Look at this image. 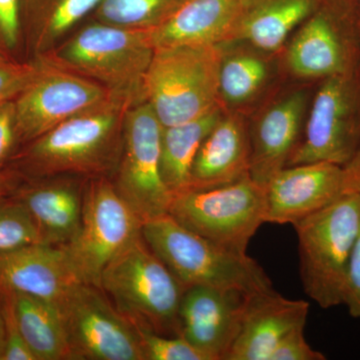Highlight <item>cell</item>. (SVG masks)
Instances as JSON below:
<instances>
[{"label":"cell","instance_id":"6da1fadb","mask_svg":"<svg viewBox=\"0 0 360 360\" xmlns=\"http://www.w3.org/2000/svg\"><path fill=\"white\" fill-rule=\"evenodd\" d=\"M141 236L184 288L212 286L246 295L274 290L257 260L210 243L177 224L170 215L144 221Z\"/></svg>","mask_w":360,"mask_h":360},{"label":"cell","instance_id":"7a4b0ae2","mask_svg":"<svg viewBox=\"0 0 360 360\" xmlns=\"http://www.w3.org/2000/svg\"><path fill=\"white\" fill-rule=\"evenodd\" d=\"M219 44L158 47L142 84V101L162 127L191 122L219 105Z\"/></svg>","mask_w":360,"mask_h":360},{"label":"cell","instance_id":"3957f363","mask_svg":"<svg viewBox=\"0 0 360 360\" xmlns=\"http://www.w3.org/2000/svg\"><path fill=\"white\" fill-rule=\"evenodd\" d=\"M98 288L134 326L169 338L180 336L179 307L186 288L141 234L106 266Z\"/></svg>","mask_w":360,"mask_h":360},{"label":"cell","instance_id":"277c9868","mask_svg":"<svg viewBox=\"0 0 360 360\" xmlns=\"http://www.w3.org/2000/svg\"><path fill=\"white\" fill-rule=\"evenodd\" d=\"M150 30L99 22L87 25L52 53L54 65L103 85L115 96L142 101V84L155 53Z\"/></svg>","mask_w":360,"mask_h":360},{"label":"cell","instance_id":"5b68a950","mask_svg":"<svg viewBox=\"0 0 360 360\" xmlns=\"http://www.w3.org/2000/svg\"><path fill=\"white\" fill-rule=\"evenodd\" d=\"M303 290L321 309L342 304L348 264L360 231V195L347 193L293 224Z\"/></svg>","mask_w":360,"mask_h":360},{"label":"cell","instance_id":"8992f818","mask_svg":"<svg viewBox=\"0 0 360 360\" xmlns=\"http://www.w3.org/2000/svg\"><path fill=\"white\" fill-rule=\"evenodd\" d=\"M168 215L224 250L248 255L251 238L266 224V194L250 175L227 186L176 194Z\"/></svg>","mask_w":360,"mask_h":360},{"label":"cell","instance_id":"52a82bcc","mask_svg":"<svg viewBox=\"0 0 360 360\" xmlns=\"http://www.w3.org/2000/svg\"><path fill=\"white\" fill-rule=\"evenodd\" d=\"M131 99L113 96L108 103L70 118L35 139L30 160L45 174H89L113 160Z\"/></svg>","mask_w":360,"mask_h":360},{"label":"cell","instance_id":"ba28073f","mask_svg":"<svg viewBox=\"0 0 360 360\" xmlns=\"http://www.w3.org/2000/svg\"><path fill=\"white\" fill-rule=\"evenodd\" d=\"M141 225L113 184L91 182L82 196L79 231L63 245L78 281L98 288L104 269L141 236Z\"/></svg>","mask_w":360,"mask_h":360},{"label":"cell","instance_id":"9c48e42d","mask_svg":"<svg viewBox=\"0 0 360 360\" xmlns=\"http://www.w3.org/2000/svg\"><path fill=\"white\" fill-rule=\"evenodd\" d=\"M360 146V73L324 79L314 97L304 136L288 167L329 162L345 167Z\"/></svg>","mask_w":360,"mask_h":360},{"label":"cell","instance_id":"30bf717a","mask_svg":"<svg viewBox=\"0 0 360 360\" xmlns=\"http://www.w3.org/2000/svg\"><path fill=\"white\" fill-rule=\"evenodd\" d=\"M162 124L146 101L132 104L123 125L115 188L142 224L168 214L172 193L161 176Z\"/></svg>","mask_w":360,"mask_h":360},{"label":"cell","instance_id":"8fae6325","mask_svg":"<svg viewBox=\"0 0 360 360\" xmlns=\"http://www.w3.org/2000/svg\"><path fill=\"white\" fill-rule=\"evenodd\" d=\"M113 96L103 85L41 58L37 75L14 101L16 131L35 141Z\"/></svg>","mask_w":360,"mask_h":360},{"label":"cell","instance_id":"7c38bea8","mask_svg":"<svg viewBox=\"0 0 360 360\" xmlns=\"http://www.w3.org/2000/svg\"><path fill=\"white\" fill-rule=\"evenodd\" d=\"M71 359L144 360L136 328L91 284L77 283L59 305Z\"/></svg>","mask_w":360,"mask_h":360},{"label":"cell","instance_id":"4fadbf2b","mask_svg":"<svg viewBox=\"0 0 360 360\" xmlns=\"http://www.w3.org/2000/svg\"><path fill=\"white\" fill-rule=\"evenodd\" d=\"M312 14L291 42L290 70L298 77L326 78L359 68L360 39L352 14L360 0H333Z\"/></svg>","mask_w":360,"mask_h":360},{"label":"cell","instance_id":"5bb4252c","mask_svg":"<svg viewBox=\"0 0 360 360\" xmlns=\"http://www.w3.org/2000/svg\"><path fill=\"white\" fill-rule=\"evenodd\" d=\"M248 296L236 290L186 288L179 307L180 336L210 360H225L240 328Z\"/></svg>","mask_w":360,"mask_h":360},{"label":"cell","instance_id":"9a60e30c","mask_svg":"<svg viewBox=\"0 0 360 360\" xmlns=\"http://www.w3.org/2000/svg\"><path fill=\"white\" fill-rule=\"evenodd\" d=\"M266 222L295 224L347 193L345 168L329 162L286 167L264 187Z\"/></svg>","mask_w":360,"mask_h":360},{"label":"cell","instance_id":"2e32d148","mask_svg":"<svg viewBox=\"0 0 360 360\" xmlns=\"http://www.w3.org/2000/svg\"><path fill=\"white\" fill-rule=\"evenodd\" d=\"M309 303L276 290L248 296L238 335L225 360H269L288 333L305 326Z\"/></svg>","mask_w":360,"mask_h":360},{"label":"cell","instance_id":"e0dca14e","mask_svg":"<svg viewBox=\"0 0 360 360\" xmlns=\"http://www.w3.org/2000/svg\"><path fill=\"white\" fill-rule=\"evenodd\" d=\"M77 283L63 246L37 243L0 255V288L7 292L59 307Z\"/></svg>","mask_w":360,"mask_h":360},{"label":"cell","instance_id":"ac0fdd59","mask_svg":"<svg viewBox=\"0 0 360 360\" xmlns=\"http://www.w3.org/2000/svg\"><path fill=\"white\" fill-rule=\"evenodd\" d=\"M259 0H184L162 25L150 30L158 47L219 44L236 39L251 7Z\"/></svg>","mask_w":360,"mask_h":360},{"label":"cell","instance_id":"d6986e66","mask_svg":"<svg viewBox=\"0 0 360 360\" xmlns=\"http://www.w3.org/2000/svg\"><path fill=\"white\" fill-rule=\"evenodd\" d=\"M305 103L302 92L291 94L269 108L251 132L250 177L259 186L288 167L300 143Z\"/></svg>","mask_w":360,"mask_h":360},{"label":"cell","instance_id":"ffe728a7","mask_svg":"<svg viewBox=\"0 0 360 360\" xmlns=\"http://www.w3.org/2000/svg\"><path fill=\"white\" fill-rule=\"evenodd\" d=\"M250 137L243 120L222 115L194 158L188 189L215 188L250 176Z\"/></svg>","mask_w":360,"mask_h":360},{"label":"cell","instance_id":"44dd1931","mask_svg":"<svg viewBox=\"0 0 360 360\" xmlns=\"http://www.w3.org/2000/svg\"><path fill=\"white\" fill-rule=\"evenodd\" d=\"M44 245L63 246L77 236L82 224V198L70 184L30 189L21 198Z\"/></svg>","mask_w":360,"mask_h":360},{"label":"cell","instance_id":"7402d4cb","mask_svg":"<svg viewBox=\"0 0 360 360\" xmlns=\"http://www.w3.org/2000/svg\"><path fill=\"white\" fill-rule=\"evenodd\" d=\"M221 117V110L219 105H217L205 115L191 122L163 127L161 176L172 195L189 188L194 158L205 137Z\"/></svg>","mask_w":360,"mask_h":360},{"label":"cell","instance_id":"603a6c76","mask_svg":"<svg viewBox=\"0 0 360 360\" xmlns=\"http://www.w3.org/2000/svg\"><path fill=\"white\" fill-rule=\"evenodd\" d=\"M7 293L11 296L21 335L35 359H71L70 343L59 307L22 293Z\"/></svg>","mask_w":360,"mask_h":360},{"label":"cell","instance_id":"cb8c5ba5","mask_svg":"<svg viewBox=\"0 0 360 360\" xmlns=\"http://www.w3.org/2000/svg\"><path fill=\"white\" fill-rule=\"evenodd\" d=\"M326 0H259L239 26L236 39L264 51L283 46L288 34L310 18Z\"/></svg>","mask_w":360,"mask_h":360},{"label":"cell","instance_id":"d4e9b609","mask_svg":"<svg viewBox=\"0 0 360 360\" xmlns=\"http://www.w3.org/2000/svg\"><path fill=\"white\" fill-rule=\"evenodd\" d=\"M101 0H32L34 44L47 52L66 32L91 11Z\"/></svg>","mask_w":360,"mask_h":360},{"label":"cell","instance_id":"484cf974","mask_svg":"<svg viewBox=\"0 0 360 360\" xmlns=\"http://www.w3.org/2000/svg\"><path fill=\"white\" fill-rule=\"evenodd\" d=\"M184 0H101L97 21L129 30H153L162 25Z\"/></svg>","mask_w":360,"mask_h":360},{"label":"cell","instance_id":"4316f807","mask_svg":"<svg viewBox=\"0 0 360 360\" xmlns=\"http://www.w3.org/2000/svg\"><path fill=\"white\" fill-rule=\"evenodd\" d=\"M267 68L262 59L239 54L224 59L219 71V96L231 103H241L264 85Z\"/></svg>","mask_w":360,"mask_h":360},{"label":"cell","instance_id":"83f0119b","mask_svg":"<svg viewBox=\"0 0 360 360\" xmlns=\"http://www.w3.org/2000/svg\"><path fill=\"white\" fill-rule=\"evenodd\" d=\"M40 241L32 215L21 201L0 206V255Z\"/></svg>","mask_w":360,"mask_h":360},{"label":"cell","instance_id":"f1b7e54d","mask_svg":"<svg viewBox=\"0 0 360 360\" xmlns=\"http://www.w3.org/2000/svg\"><path fill=\"white\" fill-rule=\"evenodd\" d=\"M134 326L141 338L144 360H210L181 336L169 338L144 326Z\"/></svg>","mask_w":360,"mask_h":360},{"label":"cell","instance_id":"f546056e","mask_svg":"<svg viewBox=\"0 0 360 360\" xmlns=\"http://www.w3.org/2000/svg\"><path fill=\"white\" fill-rule=\"evenodd\" d=\"M39 70L35 63H18L0 54V103L13 101L30 84Z\"/></svg>","mask_w":360,"mask_h":360},{"label":"cell","instance_id":"4dcf8cb0","mask_svg":"<svg viewBox=\"0 0 360 360\" xmlns=\"http://www.w3.org/2000/svg\"><path fill=\"white\" fill-rule=\"evenodd\" d=\"M4 292V311L6 321V345L1 360H37L21 335L11 296Z\"/></svg>","mask_w":360,"mask_h":360},{"label":"cell","instance_id":"1f68e13d","mask_svg":"<svg viewBox=\"0 0 360 360\" xmlns=\"http://www.w3.org/2000/svg\"><path fill=\"white\" fill-rule=\"evenodd\" d=\"M305 326L288 333L270 355L269 360H326V356L314 349L304 335Z\"/></svg>","mask_w":360,"mask_h":360},{"label":"cell","instance_id":"d6a6232c","mask_svg":"<svg viewBox=\"0 0 360 360\" xmlns=\"http://www.w3.org/2000/svg\"><path fill=\"white\" fill-rule=\"evenodd\" d=\"M342 304L354 319H360V231L348 264Z\"/></svg>","mask_w":360,"mask_h":360},{"label":"cell","instance_id":"836d02e7","mask_svg":"<svg viewBox=\"0 0 360 360\" xmlns=\"http://www.w3.org/2000/svg\"><path fill=\"white\" fill-rule=\"evenodd\" d=\"M20 34V0H0V39L9 49Z\"/></svg>","mask_w":360,"mask_h":360},{"label":"cell","instance_id":"e575fe53","mask_svg":"<svg viewBox=\"0 0 360 360\" xmlns=\"http://www.w3.org/2000/svg\"><path fill=\"white\" fill-rule=\"evenodd\" d=\"M15 134L18 131L14 101L0 103V165L11 153Z\"/></svg>","mask_w":360,"mask_h":360},{"label":"cell","instance_id":"d590c367","mask_svg":"<svg viewBox=\"0 0 360 360\" xmlns=\"http://www.w3.org/2000/svg\"><path fill=\"white\" fill-rule=\"evenodd\" d=\"M343 168L348 193H355L360 195V146L352 160Z\"/></svg>","mask_w":360,"mask_h":360},{"label":"cell","instance_id":"8d00e7d4","mask_svg":"<svg viewBox=\"0 0 360 360\" xmlns=\"http://www.w3.org/2000/svg\"><path fill=\"white\" fill-rule=\"evenodd\" d=\"M4 345H6V321H4V292L0 288V360L4 355Z\"/></svg>","mask_w":360,"mask_h":360},{"label":"cell","instance_id":"74e56055","mask_svg":"<svg viewBox=\"0 0 360 360\" xmlns=\"http://www.w3.org/2000/svg\"><path fill=\"white\" fill-rule=\"evenodd\" d=\"M7 186V179L4 176H1L0 175V198H1L2 194L6 191Z\"/></svg>","mask_w":360,"mask_h":360}]
</instances>
